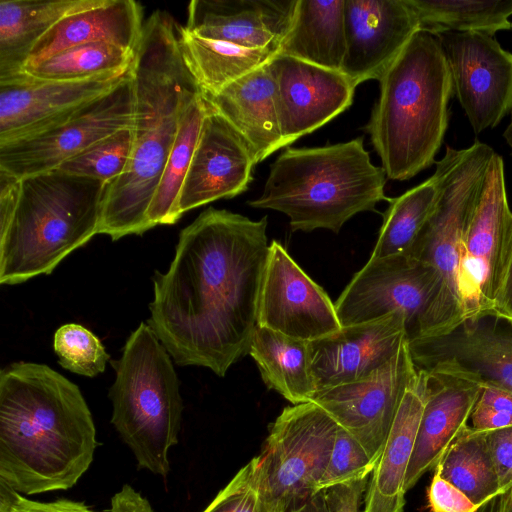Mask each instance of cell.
<instances>
[{"mask_svg": "<svg viewBox=\"0 0 512 512\" xmlns=\"http://www.w3.org/2000/svg\"><path fill=\"white\" fill-rule=\"evenodd\" d=\"M105 186L61 169L22 178L14 211L0 220V283L50 274L98 234Z\"/></svg>", "mask_w": 512, "mask_h": 512, "instance_id": "8992f818", "label": "cell"}, {"mask_svg": "<svg viewBox=\"0 0 512 512\" xmlns=\"http://www.w3.org/2000/svg\"><path fill=\"white\" fill-rule=\"evenodd\" d=\"M178 42L182 58L204 97L217 94L277 55L268 49L203 38L184 26L179 27Z\"/></svg>", "mask_w": 512, "mask_h": 512, "instance_id": "f546056e", "label": "cell"}, {"mask_svg": "<svg viewBox=\"0 0 512 512\" xmlns=\"http://www.w3.org/2000/svg\"><path fill=\"white\" fill-rule=\"evenodd\" d=\"M434 472L479 507L501 494L486 433L469 425L443 453Z\"/></svg>", "mask_w": 512, "mask_h": 512, "instance_id": "1f68e13d", "label": "cell"}, {"mask_svg": "<svg viewBox=\"0 0 512 512\" xmlns=\"http://www.w3.org/2000/svg\"><path fill=\"white\" fill-rule=\"evenodd\" d=\"M415 368L512 391V319L494 311L407 341Z\"/></svg>", "mask_w": 512, "mask_h": 512, "instance_id": "30bf717a", "label": "cell"}, {"mask_svg": "<svg viewBox=\"0 0 512 512\" xmlns=\"http://www.w3.org/2000/svg\"><path fill=\"white\" fill-rule=\"evenodd\" d=\"M494 153L487 144L475 141L466 149L447 146L444 157L436 162L438 201L407 253L436 272L435 291L415 337L445 333L464 319L460 289L463 237Z\"/></svg>", "mask_w": 512, "mask_h": 512, "instance_id": "ba28073f", "label": "cell"}, {"mask_svg": "<svg viewBox=\"0 0 512 512\" xmlns=\"http://www.w3.org/2000/svg\"><path fill=\"white\" fill-rule=\"evenodd\" d=\"M179 25L165 11L146 20L135 52L134 143L126 171L106 184L98 234L142 235L184 109L200 94L179 48Z\"/></svg>", "mask_w": 512, "mask_h": 512, "instance_id": "3957f363", "label": "cell"}, {"mask_svg": "<svg viewBox=\"0 0 512 512\" xmlns=\"http://www.w3.org/2000/svg\"><path fill=\"white\" fill-rule=\"evenodd\" d=\"M131 73L113 90L55 126L0 144V169L22 179L58 169L95 142L134 125Z\"/></svg>", "mask_w": 512, "mask_h": 512, "instance_id": "7c38bea8", "label": "cell"}, {"mask_svg": "<svg viewBox=\"0 0 512 512\" xmlns=\"http://www.w3.org/2000/svg\"><path fill=\"white\" fill-rule=\"evenodd\" d=\"M386 173L374 165L363 138L315 148H286L271 164L260 197L251 207L289 218L292 231L338 233L354 215L389 201Z\"/></svg>", "mask_w": 512, "mask_h": 512, "instance_id": "5b68a950", "label": "cell"}, {"mask_svg": "<svg viewBox=\"0 0 512 512\" xmlns=\"http://www.w3.org/2000/svg\"><path fill=\"white\" fill-rule=\"evenodd\" d=\"M427 499L431 512H476L480 508L435 472L427 490Z\"/></svg>", "mask_w": 512, "mask_h": 512, "instance_id": "b9f144b4", "label": "cell"}, {"mask_svg": "<svg viewBox=\"0 0 512 512\" xmlns=\"http://www.w3.org/2000/svg\"><path fill=\"white\" fill-rule=\"evenodd\" d=\"M110 512H155L148 499L125 484L116 492L110 501Z\"/></svg>", "mask_w": 512, "mask_h": 512, "instance_id": "f6af8a7d", "label": "cell"}, {"mask_svg": "<svg viewBox=\"0 0 512 512\" xmlns=\"http://www.w3.org/2000/svg\"><path fill=\"white\" fill-rule=\"evenodd\" d=\"M286 512H328L324 492H318L314 496L289 507Z\"/></svg>", "mask_w": 512, "mask_h": 512, "instance_id": "7dc6e473", "label": "cell"}, {"mask_svg": "<svg viewBox=\"0 0 512 512\" xmlns=\"http://www.w3.org/2000/svg\"><path fill=\"white\" fill-rule=\"evenodd\" d=\"M257 325L308 342L341 328L327 293L276 240L270 242L262 275Z\"/></svg>", "mask_w": 512, "mask_h": 512, "instance_id": "2e32d148", "label": "cell"}, {"mask_svg": "<svg viewBox=\"0 0 512 512\" xmlns=\"http://www.w3.org/2000/svg\"><path fill=\"white\" fill-rule=\"evenodd\" d=\"M135 52L110 42L87 43L65 49L22 73L44 81L81 80L132 69Z\"/></svg>", "mask_w": 512, "mask_h": 512, "instance_id": "e575fe53", "label": "cell"}, {"mask_svg": "<svg viewBox=\"0 0 512 512\" xmlns=\"http://www.w3.org/2000/svg\"><path fill=\"white\" fill-rule=\"evenodd\" d=\"M267 217L210 207L181 230L174 258L156 272L151 327L181 366L225 376L248 354L269 245Z\"/></svg>", "mask_w": 512, "mask_h": 512, "instance_id": "6da1fadb", "label": "cell"}, {"mask_svg": "<svg viewBox=\"0 0 512 512\" xmlns=\"http://www.w3.org/2000/svg\"><path fill=\"white\" fill-rule=\"evenodd\" d=\"M109 391L111 423L131 449L138 467L163 478L169 451L178 443L183 402L170 354L142 322L128 337Z\"/></svg>", "mask_w": 512, "mask_h": 512, "instance_id": "52a82bcc", "label": "cell"}, {"mask_svg": "<svg viewBox=\"0 0 512 512\" xmlns=\"http://www.w3.org/2000/svg\"><path fill=\"white\" fill-rule=\"evenodd\" d=\"M427 374L417 376L406 391L368 481L364 512H403L404 482L424 406Z\"/></svg>", "mask_w": 512, "mask_h": 512, "instance_id": "484cf974", "label": "cell"}, {"mask_svg": "<svg viewBox=\"0 0 512 512\" xmlns=\"http://www.w3.org/2000/svg\"><path fill=\"white\" fill-rule=\"evenodd\" d=\"M98 446L79 387L44 364L0 372V481L24 496L68 490Z\"/></svg>", "mask_w": 512, "mask_h": 512, "instance_id": "7a4b0ae2", "label": "cell"}, {"mask_svg": "<svg viewBox=\"0 0 512 512\" xmlns=\"http://www.w3.org/2000/svg\"><path fill=\"white\" fill-rule=\"evenodd\" d=\"M133 143V126L120 129L73 156L58 169L108 184L126 171Z\"/></svg>", "mask_w": 512, "mask_h": 512, "instance_id": "d590c367", "label": "cell"}, {"mask_svg": "<svg viewBox=\"0 0 512 512\" xmlns=\"http://www.w3.org/2000/svg\"><path fill=\"white\" fill-rule=\"evenodd\" d=\"M53 348L63 368L87 377L104 372L109 360L98 337L76 323L64 324L56 330Z\"/></svg>", "mask_w": 512, "mask_h": 512, "instance_id": "8d00e7d4", "label": "cell"}, {"mask_svg": "<svg viewBox=\"0 0 512 512\" xmlns=\"http://www.w3.org/2000/svg\"><path fill=\"white\" fill-rule=\"evenodd\" d=\"M98 0H1L0 80L22 73L35 44L65 16Z\"/></svg>", "mask_w": 512, "mask_h": 512, "instance_id": "4316f807", "label": "cell"}, {"mask_svg": "<svg viewBox=\"0 0 512 512\" xmlns=\"http://www.w3.org/2000/svg\"><path fill=\"white\" fill-rule=\"evenodd\" d=\"M368 477L338 484L324 490L328 512H359Z\"/></svg>", "mask_w": 512, "mask_h": 512, "instance_id": "ee69618b", "label": "cell"}, {"mask_svg": "<svg viewBox=\"0 0 512 512\" xmlns=\"http://www.w3.org/2000/svg\"><path fill=\"white\" fill-rule=\"evenodd\" d=\"M144 23L140 3L98 0L93 6L59 20L32 48L23 69L65 49L93 42H110L135 52Z\"/></svg>", "mask_w": 512, "mask_h": 512, "instance_id": "cb8c5ba5", "label": "cell"}, {"mask_svg": "<svg viewBox=\"0 0 512 512\" xmlns=\"http://www.w3.org/2000/svg\"><path fill=\"white\" fill-rule=\"evenodd\" d=\"M511 29H512V23H511Z\"/></svg>", "mask_w": 512, "mask_h": 512, "instance_id": "816d5d0a", "label": "cell"}, {"mask_svg": "<svg viewBox=\"0 0 512 512\" xmlns=\"http://www.w3.org/2000/svg\"><path fill=\"white\" fill-rule=\"evenodd\" d=\"M440 194L437 171L402 195L390 198L369 259L407 254L432 214Z\"/></svg>", "mask_w": 512, "mask_h": 512, "instance_id": "836d02e7", "label": "cell"}, {"mask_svg": "<svg viewBox=\"0 0 512 512\" xmlns=\"http://www.w3.org/2000/svg\"><path fill=\"white\" fill-rule=\"evenodd\" d=\"M407 341L370 377L317 391L312 401L348 431L375 463L404 395L417 376Z\"/></svg>", "mask_w": 512, "mask_h": 512, "instance_id": "9a60e30c", "label": "cell"}, {"mask_svg": "<svg viewBox=\"0 0 512 512\" xmlns=\"http://www.w3.org/2000/svg\"><path fill=\"white\" fill-rule=\"evenodd\" d=\"M44 81L21 73L0 80V144L26 138L70 118L119 85L130 73Z\"/></svg>", "mask_w": 512, "mask_h": 512, "instance_id": "e0dca14e", "label": "cell"}, {"mask_svg": "<svg viewBox=\"0 0 512 512\" xmlns=\"http://www.w3.org/2000/svg\"><path fill=\"white\" fill-rule=\"evenodd\" d=\"M248 354L269 389L293 405L313 401L317 390L310 368L308 341L257 325Z\"/></svg>", "mask_w": 512, "mask_h": 512, "instance_id": "f1b7e54d", "label": "cell"}, {"mask_svg": "<svg viewBox=\"0 0 512 512\" xmlns=\"http://www.w3.org/2000/svg\"><path fill=\"white\" fill-rule=\"evenodd\" d=\"M202 512H273L257 456L244 465Z\"/></svg>", "mask_w": 512, "mask_h": 512, "instance_id": "74e56055", "label": "cell"}, {"mask_svg": "<svg viewBox=\"0 0 512 512\" xmlns=\"http://www.w3.org/2000/svg\"><path fill=\"white\" fill-rule=\"evenodd\" d=\"M486 440L502 494L512 488V426L487 432Z\"/></svg>", "mask_w": 512, "mask_h": 512, "instance_id": "7bdbcfd3", "label": "cell"}, {"mask_svg": "<svg viewBox=\"0 0 512 512\" xmlns=\"http://www.w3.org/2000/svg\"><path fill=\"white\" fill-rule=\"evenodd\" d=\"M493 311L512 319V239Z\"/></svg>", "mask_w": 512, "mask_h": 512, "instance_id": "bcb514c9", "label": "cell"}, {"mask_svg": "<svg viewBox=\"0 0 512 512\" xmlns=\"http://www.w3.org/2000/svg\"><path fill=\"white\" fill-rule=\"evenodd\" d=\"M375 465L376 463L368 456L362 445L348 431L339 426L318 491L366 478L372 473Z\"/></svg>", "mask_w": 512, "mask_h": 512, "instance_id": "f35d334b", "label": "cell"}, {"mask_svg": "<svg viewBox=\"0 0 512 512\" xmlns=\"http://www.w3.org/2000/svg\"><path fill=\"white\" fill-rule=\"evenodd\" d=\"M346 50L341 72L357 87L379 80L420 30L407 0H345Z\"/></svg>", "mask_w": 512, "mask_h": 512, "instance_id": "ffe728a7", "label": "cell"}, {"mask_svg": "<svg viewBox=\"0 0 512 512\" xmlns=\"http://www.w3.org/2000/svg\"><path fill=\"white\" fill-rule=\"evenodd\" d=\"M407 340L405 317L395 312L374 321L341 326L335 333L309 342L310 368L316 390L370 377L385 366Z\"/></svg>", "mask_w": 512, "mask_h": 512, "instance_id": "d6986e66", "label": "cell"}, {"mask_svg": "<svg viewBox=\"0 0 512 512\" xmlns=\"http://www.w3.org/2000/svg\"><path fill=\"white\" fill-rule=\"evenodd\" d=\"M345 0H297L278 54L341 71L345 50Z\"/></svg>", "mask_w": 512, "mask_h": 512, "instance_id": "83f0119b", "label": "cell"}, {"mask_svg": "<svg viewBox=\"0 0 512 512\" xmlns=\"http://www.w3.org/2000/svg\"><path fill=\"white\" fill-rule=\"evenodd\" d=\"M511 239L512 211L506 193L504 162L495 152L463 237L460 289L464 319L493 311Z\"/></svg>", "mask_w": 512, "mask_h": 512, "instance_id": "8fae6325", "label": "cell"}, {"mask_svg": "<svg viewBox=\"0 0 512 512\" xmlns=\"http://www.w3.org/2000/svg\"><path fill=\"white\" fill-rule=\"evenodd\" d=\"M469 420L472 429L485 433L512 426V391L481 386Z\"/></svg>", "mask_w": 512, "mask_h": 512, "instance_id": "ab89813d", "label": "cell"}, {"mask_svg": "<svg viewBox=\"0 0 512 512\" xmlns=\"http://www.w3.org/2000/svg\"><path fill=\"white\" fill-rule=\"evenodd\" d=\"M204 98L248 142L256 163L285 147L268 63Z\"/></svg>", "mask_w": 512, "mask_h": 512, "instance_id": "d4e9b609", "label": "cell"}, {"mask_svg": "<svg viewBox=\"0 0 512 512\" xmlns=\"http://www.w3.org/2000/svg\"><path fill=\"white\" fill-rule=\"evenodd\" d=\"M0 512H94L82 501L59 498L43 502L21 495L0 481Z\"/></svg>", "mask_w": 512, "mask_h": 512, "instance_id": "60d3db41", "label": "cell"}, {"mask_svg": "<svg viewBox=\"0 0 512 512\" xmlns=\"http://www.w3.org/2000/svg\"><path fill=\"white\" fill-rule=\"evenodd\" d=\"M297 0H192L184 27L190 33L278 54Z\"/></svg>", "mask_w": 512, "mask_h": 512, "instance_id": "7402d4cb", "label": "cell"}, {"mask_svg": "<svg viewBox=\"0 0 512 512\" xmlns=\"http://www.w3.org/2000/svg\"><path fill=\"white\" fill-rule=\"evenodd\" d=\"M255 164V155L248 142L208 104L179 195L180 216L210 202L245 192L253 180Z\"/></svg>", "mask_w": 512, "mask_h": 512, "instance_id": "44dd1931", "label": "cell"}, {"mask_svg": "<svg viewBox=\"0 0 512 512\" xmlns=\"http://www.w3.org/2000/svg\"><path fill=\"white\" fill-rule=\"evenodd\" d=\"M435 287V270L408 254L369 259L334 304L341 326L401 313L411 339L417 334Z\"/></svg>", "mask_w": 512, "mask_h": 512, "instance_id": "4fadbf2b", "label": "cell"}, {"mask_svg": "<svg viewBox=\"0 0 512 512\" xmlns=\"http://www.w3.org/2000/svg\"><path fill=\"white\" fill-rule=\"evenodd\" d=\"M480 391L479 384L465 379L427 374L424 406L404 482L406 492L436 466L446 449L468 426Z\"/></svg>", "mask_w": 512, "mask_h": 512, "instance_id": "603a6c76", "label": "cell"}, {"mask_svg": "<svg viewBox=\"0 0 512 512\" xmlns=\"http://www.w3.org/2000/svg\"><path fill=\"white\" fill-rule=\"evenodd\" d=\"M208 103L198 95L183 111L176 138L147 212L150 225L174 224L180 219L179 195L188 172Z\"/></svg>", "mask_w": 512, "mask_h": 512, "instance_id": "4dcf8cb0", "label": "cell"}, {"mask_svg": "<svg viewBox=\"0 0 512 512\" xmlns=\"http://www.w3.org/2000/svg\"><path fill=\"white\" fill-rule=\"evenodd\" d=\"M420 30L435 35L478 32L493 36L511 29L512 0H407Z\"/></svg>", "mask_w": 512, "mask_h": 512, "instance_id": "d6a6232c", "label": "cell"}, {"mask_svg": "<svg viewBox=\"0 0 512 512\" xmlns=\"http://www.w3.org/2000/svg\"><path fill=\"white\" fill-rule=\"evenodd\" d=\"M498 512H512V488L501 494Z\"/></svg>", "mask_w": 512, "mask_h": 512, "instance_id": "c3c4849f", "label": "cell"}, {"mask_svg": "<svg viewBox=\"0 0 512 512\" xmlns=\"http://www.w3.org/2000/svg\"><path fill=\"white\" fill-rule=\"evenodd\" d=\"M275 81L285 147L345 111L356 86L341 71L277 54L268 63Z\"/></svg>", "mask_w": 512, "mask_h": 512, "instance_id": "ac0fdd59", "label": "cell"}, {"mask_svg": "<svg viewBox=\"0 0 512 512\" xmlns=\"http://www.w3.org/2000/svg\"><path fill=\"white\" fill-rule=\"evenodd\" d=\"M501 494L484 503L476 512H498Z\"/></svg>", "mask_w": 512, "mask_h": 512, "instance_id": "681fc988", "label": "cell"}, {"mask_svg": "<svg viewBox=\"0 0 512 512\" xmlns=\"http://www.w3.org/2000/svg\"><path fill=\"white\" fill-rule=\"evenodd\" d=\"M503 136H504L506 142L508 143V145L510 146L511 151H512V111H511L510 123L507 126L506 130L504 131ZM511 155H512V152H511Z\"/></svg>", "mask_w": 512, "mask_h": 512, "instance_id": "f907efd6", "label": "cell"}, {"mask_svg": "<svg viewBox=\"0 0 512 512\" xmlns=\"http://www.w3.org/2000/svg\"><path fill=\"white\" fill-rule=\"evenodd\" d=\"M459 100L473 130L493 128L512 111V52L491 35H437Z\"/></svg>", "mask_w": 512, "mask_h": 512, "instance_id": "5bb4252c", "label": "cell"}, {"mask_svg": "<svg viewBox=\"0 0 512 512\" xmlns=\"http://www.w3.org/2000/svg\"><path fill=\"white\" fill-rule=\"evenodd\" d=\"M378 81L365 129L386 176L407 180L434 163L448 126L453 89L437 35L417 31Z\"/></svg>", "mask_w": 512, "mask_h": 512, "instance_id": "277c9868", "label": "cell"}, {"mask_svg": "<svg viewBox=\"0 0 512 512\" xmlns=\"http://www.w3.org/2000/svg\"><path fill=\"white\" fill-rule=\"evenodd\" d=\"M338 427L314 402L284 408L271 424L257 458L273 512H286L319 492Z\"/></svg>", "mask_w": 512, "mask_h": 512, "instance_id": "9c48e42d", "label": "cell"}]
</instances>
